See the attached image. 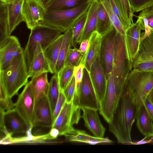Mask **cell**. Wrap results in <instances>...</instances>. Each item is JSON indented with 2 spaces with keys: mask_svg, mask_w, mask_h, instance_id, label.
<instances>
[{
  "mask_svg": "<svg viewBox=\"0 0 153 153\" xmlns=\"http://www.w3.org/2000/svg\"><path fill=\"white\" fill-rule=\"evenodd\" d=\"M137 108L133 103L125 88L114 114L108 129L119 143L131 145L133 125L136 119Z\"/></svg>",
  "mask_w": 153,
  "mask_h": 153,
  "instance_id": "6da1fadb",
  "label": "cell"
},
{
  "mask_svg": "<svg viewBox=\"0 0 153 153\" xmlns=\"http://www.w3.org/2000/svg\"><path fill=\"white\" fill-rule=\"evenodd\" d=\"M29 77L23 49L8 67L0 71V80L11 98L27 83Z\"/></svg>",
  "mask_w": 153,
  "mask_h": 153,
  "instance_id": "7a4b0ae2",
  "label": "cell"
},
{
  "mask_svg": "<svg viewBox=\"0 0 153 153\" xmlns=\"http://www.w3.org/2000/svg\"><path fill=\"white\" fill-rule=\"evenodd\" d=\"M62 33L57 29L39 24L30 30L28 41L24 50L28 70L38 53L45 51Z\"/></svg>",
  "mask_w": 153,
  "mask_h": 153,
  "instance_id": "3957f363",
  "label": "cell"
},
{
  "mask_svg": "<svg viewBox=\"0 0 153 153\" xmlns=\"http://www.w3.org/2000/svg\"><path fill=\"white\" fill-rule=\"evenodd\" d=\"M24 0L0 1V48L7 42L12 32L23 22L22 10Z\"/></svg>",
  "mask_w": 153,
  "mask_h": 153,
  "instance_id": "277c9868",
  "label": "cell"
},
{
  "mask_svg": "<svg viewBox=\"0 0 153 153\" xmlns=\"http://www.w3.org/2000/svg\"><path fill=\"white\" fill-rule=\"evenodd\" d=\"M153 88V72L131 70L125 80L126 93L137 108L144 105Z\"/></svg>",
  "mask_w": 153,
  "mask_h": 153,
  "instance_id": "5b68a950",
  "label": "cell"
},
{
  "mask_svg": "<svg viewBox=\"0 0 153 153\" xmlns=\"http://www.w3.org/2000/svg\"><path fill=\"white\" fill-rule=\"evenodd\" d=\"M91 2L68 9L46 10L42 20L39 24L56 28L65 32L71 29L75 21L88 10Z\"/></svg>",
  "mask_w": 153,
  "mask_h": 153,
  "instance_id": "8992f818",
  "label": "cell"
},
{
  "mask_svg": "<svg viewBox=\"0 0 153 153\" xmlns=\"http://www.w3.org/2000/svg\"><path fill=\"white\" fill-rule=\"evenodd\" d=\"M132 64L126 52L125 36L117 32L115 37L114 52L112 73L115 85L125 88V82L132 68Z\"/></svg>",
  "mask_w": 153,
  "mask_h": 153,
  "instance_id": "52a82bcc",
  "label": "cell"
},
{
  "mask_svg": "<svg viewBox=\"0 0 153 153\" xmlns=\"http://www.w3.org/2000/svg\"><path fill=\"white\" fill-rule=\"evenodd\" d=\"M72 102L75 106L81 109L87 108L99 110L100 106L97 98L89 73L85 68L83 70L82 81L76 88Z\"/></svg>",
  "mask_w": 153,
  "mask_h": 153,
  "instance_id": "ba28073f",
  "label": "cell"
},
{
  "mask_svg": "<svg viewBox=\"0 0 153 153\" xmlns=\"http://www.w3.org/2000/svg\"><path fill=\"white\" fill-rule=\"evenodd\" d=\"M80 108L72 102H65L53 123L51 128L57 129L59 135H65L75 129L73 125L77 124L81 117Z\"/></svg>",
  "mask_w": 153,
  "mask_h": 153,
  "instance_id": "9c48e42d",
  "label": "cell"
},
{
  "mask_svg": "<svg viewBox=\"0 0 153 153\" xmlns=\"http://www.w3.org/2000/svg\"><path fill=\"white\" fill-rule=\"evenodd\" d=\"M117 33L112 26L101 37L100 59L107 80L112 70L115 41Z\"/></svg>",
  "mask_w": 153,
  "mask_h": 153,
  "instance_id": "30bf717a",
  "label": "cell"
},
{
  "mask_svg": "<svg viewBox=\"0 0 153 153\" xmlns=\"http://www.w3.org/2000/svg\"><path fill=\"white\" fill-rule=\"evenodd\" d=\"M132 67L135 71L153 72V33L140 41Z\"/></svg>",
  "mask_w": 153,
  "mask_h": 153,
  "instance_id": "8fae6325",
  "label": "cell"
},
{
  "mask_svg": "<svg viewBox=\"0 0 153 153\" xmlns=\"http://www.w3.org/2000/svg\"><path fill=\"white\" fill-rule=\"evenodd\" d=\"M35 103L34 96L29 82L19 96L15 107L26 123L28 131L33 127Z\"/></svg>",
  "mask_w": 153,
  "mask_h": 153,
  "instance_id": "7c38bea8",
  "label": "cell"
},
{
  "mask_svg": "<svg viewBox=\"0 0 153 153\" xmlns=\"http://www.w3.org/2000/svg\"><path fill=\"white\" fill-rule=\"evenodd\" d=\"M46 10L41 0H24L22 13L27 27L31 30L38 25L42 20Z\"/></svg>",
  "mask_w": 153,
  "mask_h": 153,
  "instance_id": "4fadbf2b",
  "label": "cell"
},
{
  "mask_svg": "<svg viewBox=\"0 0 153 153\" xmlns=\"http://www.w3.org/2000/svg\"><path fill=\"white\" fill-rule=\"evenodd\" d=\"M0 116L4 127L5 136L28 131L26 123L15 108L5 111L0 110Z\"/></svg>",
  "mask_w": 153,
  "mask_h": 153,
  "instance_id": "5bb4252c",
  "label": "cell"
},
{
  "mask_svg": "<svg viewBox=\"0 0 153 153\" xmlns=\"http://www.w3.org/2000/svg\"><path fill=\"white\" fill-rule=\"evenodd\" d=\"M137 17L135 23L133 22L126 30L125 41L127 53L129 59L132 63L139 49L141 40V32L145 30L143 20Z\"/></svg>",
  "mask_w": 153,
  "mask_h": 153,
  "instance_id": "9a60e30c",
  "label": "cell"
},
{
  "mask_svg": "<svg viewBox=\"0 0 153 153\" xmlns=\"http://www.w3.org/2000/svg\"><path fill=\"white\" fill-rule=\"evenodd\" d=\"M89 73L100 106L105 93L107 80L100 63L99 56L93 63Z\"/></svg>",
  "mask_w": 153,
  "mask_h": 153,
  "instance_id": "2e32d148",
  "label": "cell"
},
{
  "mask_svg": "<svg viewBox=\"0 0 153 153\" xmlns=\"http://www.w3.org/2000/svg\"><path fill=\"white\" fill-rule=\"evenodd\" d=\"M53 123L51 107L47 96H45L35 103L33 126L51 128Z\"/></svg>",
  "mask_w": 153,
  "mask_h": 153,
  "instance_id": "e0dca14e",
  "label": "cell"
},
{
  "mask_svg": "<svg viewBox=\"0 0 153 153\" xmlns=\"http://www.w3.org/2000/svg\"><path fill=\"white\" fill-rule=\"evenodd\" d=\"M22 49L18 38L11 36L7 42L0 48V71L8 67Z\"/></svg>",
  "mask_w": 153,
  "mask_h": 153,
  "instance_id": "ac0fdd59",
  "label": "cell"
},
{
  "mask_svg": "<svg viewBox=\"0 0 153 153\" xmlns=\"http://www.w3.org/2000/svg\"><path fill=\"white\" fill-rule=\"evenodd\" d=\"M85 126L95 137L103 138L105 129L102 124L97 110L87 108L81 109Z\"/></svg>",
  "mask_w": 153,
  "mask_h": 153,
  "instance_id": "d6986e66",
  "label": "cell"
},
{
  "mask_svg": "<svg viewBox=\"0 0 153 153\" xmlns=\"http://www.w3.org/2000/svg\"><path fill=\"white\" fill-rule=\"evenodd\" d=\"M101 37V36L96 30L91 34L89 38L88 49L80 63L85 65L89 72L93 63L100 55Z\"/></svg>",
  "mask_w": 153,
  "mask_h": 153,
  "instance_id": "ffe728a7",
  "label": "cell"
},
{
  "mask_svg": "<svg viewBox=\"0 0 153 153\" xmlns=\"http://www.w3.org/2000/svg\"><path fill=\"white\" fill-rule=\"evenodd\" d=\"M136 120L137 127L144 137L147 138L153 137V121L144 105L137 108Z\"/></svg>",
  "mask_w": 153,
  "mask_h": 153,
  "instance_id": "44dd1931",
  "label": "cell"
},
{
  "mask_svg": "<svg viewBox=\"0 0 153 153\" xmlns=\"http://www.w3.org/2000/svg\"><path fill=\"white\" fill-rule=\"evenodd\" d=\"M98 4V0H94L90 6L79 44L83 40L89 39L91 34L96 30Z\"/></svg>",
  "mask_w": 153,
  "mask_h": 153,
  "instance_id": "7402d4cb",
  "label": "cell"
},
{
  "mask_svg": "<svg viewBox=\"0 0 153 153\" xmlns=\"http://www.w3.org/2000/svg\"><path fill=\"white\" fill-rule=\"evenodd\" d=\"M69 141L84 143L90 144L110 143L112 141L108 137L99 138L91 136L84 131L74 129L65 135Z\"/></svg>",
  "mask_w": 153,
  "mask_h": 153,
  "instance_id": "603a6c76",
  "label": "cell"
},
{
  "mask_svg": "<svg viewBox=\"0 0 153 153\" xmlns=\"http://www.w3.org/2000/svg\"><path fill=\"white\" fill-rule=\"evenodd\" d=\"M48 73L45 72L32 77L29 81L36 102L40 98L47 96L49 86Z\"/></svg>",
  "mask_w": 153,
  "mask_h": 153,
  "instance_id": "cb8c5ba5",
  "label": "cell"
},
{
  "mask_svg": "<svg viewBox=\"0 0 153 153\" xmlns=\"http://www.w3.org/2000/svg\"><path fill=\"white\" fill-rule=\"evenodd\" d=\"M63 38L61 34L44 51L45 56L49 65L51 74L55 73V66Z\"/></svg>",
  "mask_w": 153,
  "mask_h": 153,
  "instance_id": "d4e9b609",
  "label": "cell"
},
{
  "mask_svg": "<svg viewBox=\"0 0 153 153\" xmlns=\"http://www.w3.org/2000/svg\"><path fill=\"white\" fill-rule=\"evenodd\" d=\"M64 33L63 39L55 67V73L57 74L64 66L65 60L71 47L72 33L71 29H68Z\"/></svg>",
  "mask_w": 153,
  "mask_h": 153,
  "instance_id": "484cf974",
  "label": "cell"
},
{
  "mask_svg": "<svg viewBox=\"0 0 153 153\" xmlns=\"http://www.w3.org/2000/svg\"><path fill=\"white\" fill-rule=\"evenodd\" d=\"M51 73L48 63L42 51L36 56L28 70L30 77H33L44 73Z\"/></svg>",
  "mask_w": 153,
  "mask_h": 153,
  "instance_id": "4316f807",
  "label": "cell"
},
{
  "mask_svg": "<svg viewBox=\"0 0 153 153\" xmlns=\"http://www.w3.org/2000/svg\"><path fill=\"white\" fill-rule=\"evenodd\" d=\"M99 1L96 31L102 36L113 26L108 14L102 4Z\"/></svg>",
  "mask_w": 153,
  "mask_h": 153,
  "instance_id": "83f0119b",
  "label": "cell"
},
{
  "mask_svg": "<svg viewBox=\"0 0 153 153\" xmlns=\"http://www.w3.org/2000/svg\"><path fill=\"white\" fill-rule=\"evenodd\" d=\"M94 0H53L46 7L47 10H57L70 9Z\"/></svg>",
  "mask_w": 153,
  "mask_h": 153,
  "instance_id": "f1b7e54d",
  "label": "cell"
},
{
  "mask_svg": "<svg viewBox=\"0 0 153 153\" xmlns=\"http://www.w3.org/2000/svg\"><path fill=\"white\" fill-rule=\"evenodd\" d=\"M60 90L57 74H54L49 82V86L47 95L52 112L54 111L58 100Z\"/></svg>",
  "mask_w": 153,
  "mask_h": 153,
  "instance_id": "f546056e",
  "label": "cell"
},
{
  "mask_svg": "<svg viewBox=\"0 0 153 153\" xmlns=\"http://www.w3.org/2000/svg\"><path fill=\"white\" fill-rule=\"evenodd\" d=\"M87 11L75 21L71 28L72 33L71 45L73 48H76L79 43L86 20Z\"/></svg>",
  "mask_w": 153,
  "mask_h": 153,
  "instance_id": "4dcf8cb0",
  "label": "cell"
},
{
  "mask_svg": "<svg viewBox=\"0 0 153 153\" xmlns=\"http://www.w3.org/2000/svg\"><path fill=\"white\" fill-rule=\"evenodd\" d=\"M137 17L143 21L145 27V32L141 37L140 41L150 34L153 33V7L146 8L140 13Z\"/></svg>",
  "mask_w": 153,
  "mask_h": 153,
  "instance_id": "1f68e13d",
  "label": "cell"
},
{
  "mask_svg": "<svg viewBox=\"0 0 153 153\" xmlns=\"http://www.w3.org/2000/svg\"><path fill=\"white\" fill-rule=\"evenodd\" d=\"M102 4L106 11L111 24L117 32L125 36L126 31L120 20L114 12L109 0H99Z\"/></svg>",
  "mask_w": 153,
  "mask_h": 153,
  "instance_id": "d6a6232c",
  "label": "cell"
},
{
  "mask_svg": "<svg viewBox=\"0 0 153 153\" xmlns=\"http://www.w3.org/2000/svg\"><path fill=\"white\" fill-rule=\"evenodd\" d=\"M74 67L64 66L57 73L60 90L63 91L74 76Z\"/></svg>",
  "mask_w": 153,
  "mask_h": 153,
  "instance_id": "836d02e7",
  "label": "cell"
},
{
  "mask_svg": "<svg viewBox=\"0 0 153 153\" xmlns=\"http://www.w3.org/2000/svg\"><path fill=\"white\" fill-rule=\"evenodd\" d=\"M84 54L76 48H70L65 62V65L75 67L81 63Z\"/></svg>",
  "mask_w": 153,
  "mask_h": 153,
  "instance_id": "e575fe53",
  "label": "cell"
},
{
  "mask_svg": "<svg viewBox=\"0 0 153 153\" xmlns=\"http://www.w3.org/2000/svg\"><path fill=\"white\" fill-rule=\"evenodd\" d=\"M114 12L122 24L125 31L130 26L118 0H109Z\"/></svg>",
  "mask_w": 153,
  "mask_h": 153,
  "instance_id": "d590c367",
  "label": "cell"
},
{
  "mask_svg": "<svg viewBox=\"0 0 153 153\" xmlns=\"http://www.w3.org/2000/svg\"><path fill=\"white\" fill-rule=\"evenodd\" d=\"M134 12H137L144 9L153 7V0H128Z\"/></svg>",
  "mask_w": 153,
  "mask_h": 153,
  "instance_id": "8d00e7d4",
  "label": "cell"
},
{
  "mask_svg": "<svg viewBox=\"0 0 153 153\" xmlns=\"http://www.w3.org/2000/svg\"><path fill=\"white\" fill-rule=\"evenodd\" d=\"M76 91V84L75 78L73 76L71 81L62 91L66 98V102H72Z\"/></svg>",
  "mask_w": 153,
  "mask_h": 153,
  "instance_id": "74e56055",
  "label": "cell"
},
{
  "mask_svg": "<svg viewBox=\"0 0 153 153\" xmlns=\"http://www.w3.org/2000/svg\"><path fill=\"white\" fill-rule=\"evenodd\" d=\"M125 16L129 24L133 23V16L134 13L130 5L128 0H118Z\"/></svg>",
  "mask_w": 153,
  "mask_h": 153,
  "instance_id": "f35d334b",
  "label": "cell"
},
{
  "mask_svg": "<svg viewBox=\"0 0 153 153\" xmlns=\"http://www.w3.org/2000/svg\"><path fill=\"white\" fill-rule=\"evenodd\" d=\"M65 102V97L62 91L60 90L58 100L52 114L53 123L59 115Z\"/></svg>",
  "mask_w": 153,
  "mask_h": 153,
  "instance_id": "ab89813d",
  "label": "cell"
},
{
  "mask_svg": "<svg viewBox=\"0 0 153 153\" xmlns=\"http://www.w3.org/2000/svg\"><path fill=\"white\" fill-rule=\"evenodd\" d=\"M85 68V65L81 63L74 68V76L75 79L76 88L79 86L81 82Z\"/></svg>",
  "mask_w": 153,
  "mask_h": 153,
  "instance_id": "60d3db41",
  "label": "cell"
},
{
  "mask_svg": "<svg viewBox=\"0 0 153 153\" xmlns=\"http://www.w3.org/2000/svg\"><path fill=\"white\" fill-rule=\"evenodd\" d=\"M11 98L0 100V110L5 111L15 108V103L12 102Z\"/></svg>",
  "mask_w": 153,
  "mask_h": 153,
  "instance_id": "b9f144b4",
  "label": "cell"
},
{
  "mask_svg": "<svg viewBox=\"0 0 153 153\" xmlns=\"http://www.w3.org/2000/svg\"><path fill=\"white\" fill-rule=\"evenodd\" d=\"M144 105L148 114L153 121V104L147 98L144 102Z\"/></svg>",
  "mask_w": 153,
  "mask_h": 153,
  "instance_id": "7bdbcfd3",
  "label": "cell"
},
{
  "mask_svg": "<svg viewBox=\"0 0 153 153\" xmlns=\"http://www.w3.org/2000/svg\"><path fill=\"white\" fill-rule=\"evenodd\" d=\"M80 44L79 50L84 55L87 52L89 46V39L83 40Z\"/></svg>",
  "mask_w": 153,
  "mask_h": 153,
  "instance_id": "ee69618b",
  "label": "cell"
},
{
  "mask_svg": "<svg viewBox=\"0 0 153 153\" xmlns=\"http://www.w3.org/2000/svg\"><path fill=\"white\" fill-rule=\"evenodd\" d=\"M153 143V137H151V138L147 140V138H144L142 140H140L135 142H132L131 145H137L142 144H145L147 143Z\"/></svg>",
  "mask_w": 153,
  "mask_h": 153,
  "instance_id": "f6af8a7d",
  "label": "cell"
},
{
  "mask_svg": "<svg viewBox=\"0 0 153 153\" xmlns=\"http://www.w3.org/2000/svg\"><path fill=\"white\" fill-rule=\"evenodd\" d=\"M48 135L49 138L55 139L59 135V131L56 129L54 128H51Z\"/></svg>",
  "mask_w": 153,
  "mask_h": 153,
  "instance_id": "bcb514c9",
  "label": "cell"
},
{
  "mask_svg": "<svg viewBox=\"0 0 153 153\" xmlns=\"http://www.w3.org/2000/svg\"><path fill=\"white\" fill-rule=\"evenodd\" d=\"M147 98L153 104V88L149 93Z\"/></svg>",
  "mask_w": 153,
  "mask_h": 153,
  "instance_id": "7dc6e473",
  "label": "cell"
},
{
  "mask_svg": "<svg viewBox=\"0 0 153 153\" xmlns=\"http://www.w3.org/2000/svg\"><path fill=\"white\" fill-rule=\"evenodd\" d=\"M53 0H41L42 3L46 7Z\"/></svg>",
  "mask_w": 153,
  "mask_h": 153,
  "instance_id": "c3c4849f",
  "label": "cell"
},
{
  "mask_svg": "<svg viewBox=\"0 0 153 153\" xmlns=\"http://www.w3.org/2000/svg\"><path fill=\"white\" fill-rule=\"evenodd\" d=\"M9 0H0V1L2 2H5L8 1Z\"/></svg>",
  "mask_w": 153,
  "mask_h": 153,
  "instance_id": "681fc988",
  "label": "cell"
}]
</instances>
